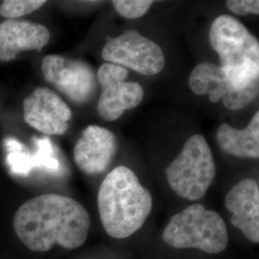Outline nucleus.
Here are the masks:
<instances>
[{
  "mask_svg": "<svg viewBox=\"0 0 259 259\" xmlns=\"http://www.w3.org/2000/svg\"><path fill=\"white\" fill-rule=\"evenodd\" d=\"M209 41L233 85L254 100L259 93L258 39L238 19L222 15L211 24Z\"/></svg>",
  "mask_w": 259,
  "mask_h": 259,
  "instance_id": "3",
  "label": "nucleus"
},
{
  "mask_svg": "<svg viewBox=\"0 0 259 259\" xmlns=\"http://www.w3.org/2000/svg\"><path fill=\"white\" fill-rule=\"evenodd\" d=\"M225 204L232 213L231 222L252 243L259 242V187L253 179H245L226 196Z\"/></svg>",
  "mask_w": 259,
  "mask_h": 259,
  "instance_id": "12",
  "label": "nucleus"
},
{
  "mask_svg": "<svg viewBox=\"0 0 259 259\" xmlns=\"http://www.w3.org/2000/svg\"><path fill=\"white\" fill-rule=\"evenodd\" d=\"M90 228L91 218L83 204L63 195L32 198L14 217L19 240L33 251H47L55 245L77 249L87 240Z\"/></svg>",
  "mask_w": 259,
  "mask_h": 259,
  "instance_id": "1",
  "label": "nucleus"
},
{
  "mask_svg": "<svg viewBox=\"0 0 259 259\" xmlns=\"http://www.w3.org/2000/svg\"><path fill=\"white\" fill-rule=\"evenodd\" d=\"M36 139V145H37V152L34 154L37 167L46 169L50 172H56L60 163L59 160L55 157L54 147L51 143V140L48 138Z\"/></svg>",
  "mask_w": 259,
  "mask_h": 259,
  "instance_id": "17",
  "label": "nucleus"
},
{
  "mask_svg": "<svg viewBox=\"0 0 259 259\" xmlns=\"http://www.w3.org/2000/svg\"><path fill=\"white\" fill-rule=\"evenodd\" d=\"M227 7L238 16L259 14V1L257 0H229L227 1Z\"/></svg>",
  "mask_w": 259,
  "mask_h": 259,
  "instance_id": "19",
  "label": "nucleus"
},
{
  "mask_svg": "<svg viewBox=\"0 0 259 259\" xmlns=\"http://www.w3.org/2000/svg\"><path fill=\"white\" fill-rule=\"evenodd\" d=\"M162 239L176 249H197L216 254L227 249L229 233L218 213L194 204L170 219Z\"/></svg>",
  "mask_w": 259,
  "mask_h": 259,
  "instance_id": "4",
  "label": "nucleus"
},
{
  "mask_svg": "<svg viewBox=\"0 0 259 259\" xmlns=\"http://www.w3.org/2000/svg\"><path fill=\"white\" fill-rule=\"evenodd\" d=\"M102 58L111 64L131 68L146 76L159 73L165 65L161 47L132 29L118 37L110 38L103 47Z\"/></svg>",
  "mask_w": 259,
  "mask_h": 259,
  "instance_id": "6",
  "label": "nucleus"
},
{
  "mask_svg": "<svg viewBox=\"0 0 259 259\" xmlns=\"http://www.w3.org/2000/svg\"><path fill=\"white\" fill-rule=\"evenodd\" d=\"M49 39L50 32L42 24L7 19L0 23V61H13L22 51H40Z\"/></svg>",
  "mask_w": 259,
  "mask_h": 259,
  "instance_id": "13",
  "label": "nucleus"
},
{
  "mask_svg": "<svg viewBox=\"0 0 259 259\" xmlns=\"http://www.w3.org/2000/svg\"><path fill=\"white\" fill-rule=\"evenodd\" d=\"M71 110L52 90L37 88L23 101V117L29 126L47 136H61L68 130Z\"/></svg>",
  "mask_w": 259,
  "mask_h": 259,
  "instance_id": "9",
  "label": "nucleus"
},
{
  "mask_svg": "<svg viewBox=\"0 0 259 259\" xmlns=\"http://www.w3.org/2000/svg\"><path fill=\"white\" fill-rule=\"evenodd\" d=\"M216 175L211 150L201 135L187 139L181 154L166 168L167 182L178 196L189 201L206 194Z\"/></svg>",
  "mask_w": 259,
  "mask_h": 259,
  "instance_id": "5",
  "label": "nucleus"
},
{
  "mask_svg": "<svg viewBox=\"0 0 259 259\" xmlns=\"http://www.w3.org/2000/svg\"><path fill=\"white\" fill-rule=\"evenodd\" d=\"M41 71L48 83L77 104L88 102L96 90L93 69L82 60L48 55L42 60Z\"/></svg>",
  "mask_w": 259,
  "mask_h": 259,
  "instance_id": "8",
  "label": "nucleus"
},
{
  "mask_svg": "<svg viewBox=\"0 0 259 259\" xmlns=\"http://www.w3.org/2000/svg\"><path fill=\"white\" fill-rule=\"evenodd\" d=\"M128 73L127 68L111 63L100 66L97 77L102 93L97 111L103 119L117 120L124 111L137 108L142 101V87L136 82H126Z\"/></svg>",
  "mask_w": 259,
  "mask_h": 259,
  "instance_id": "7",
  "label": "nucleus"
},
{
  "mask_svg": "<svg viewBox=\"0 0 259 259\" xmlns=\"http://www.w3.org/2000/svg\"><path fill=\"white\" fill-rule=\"evenodd\" d=\"M116 150L117 142L112 132L91 125L83 130L75 145V162L88 175L101 174L111 164Z\"/></svg>",
  "mask_w": 259,
  "mask_h": 259,
  "instance_id": "11",
  "label": "nucleus"
},
{
  "mask_svg": "<svg viewBox=\"0 0 259 259\" xmlns=\"http://www.w3.org/2000/svg\"><path fill=\"white\" fill-rule=\"evenodd\" d=\"M218 145L226 153L243 158H258L259 112L245 129H235L228 123L222 124L216 133Z\"/></svg>",
  "mask_w": 259,
  "mask_h": 259,
  "instance_id": "14",
  "label": "nucleus"
},
{
  "mask_svg": "<svg viewBox=\"0 0 259 259\" xmlns=\"http://www.w3.org/2000/svg\"><path fill=\"white\" fill-rule=\"evenodd\" d=\"M188 83L195 94L208 95L210 102L222 101L229 110H240L253 101L233 85L220 65L212 63L205 62L195 66Z\"/></svg>",
  "mask_w": 259,
  "mask_h": 259,
  "instance_id": "10",
  "label": "nucleus"
},
{
  "mask_svg": "<svg viewBox=\"0 0 259 259\" xmlns=\"http://www.w3.org/2000/svg\"><path fill=\"white\" fill-rule=\"evenodd\" d=\"M97 203L108 235L124 239L143 227L152 210L153 198L133 170L118 166L103 181Z\"/></svg>",
  "mask_w": 259,
  "mask_h": 259,
  "instance_id": "2",
  "label": "nucleus"
},
{
  "mask_svg": "<svg viewBox=\"0 0 259 259\" xmlns=\"http://www.w3.org/2000/svg\"><path fill=\"white\" fill-rule=\"evenodd\" d=\"M5 144L9 152L7 162L13 173L18 175H28L33 168L37 167L35 156H32L28 149L17 139L9 138Z\"/></svg>",
  "mask_w": 259,
  "mask_h": 259,
  "instance_id": "15",
  "label": "nucleus"
},
{
  "mask_svg": "<svg viewBox=\"0 0 259 259\" xmlns=\"http://www.w3.org/2000/svg\"><path fill=\"white\" fill-rule=\"evenodd\" d=\"M45 0H5L0 5V15L5 19H18L42 7Z\"/></svg>",
  "mask_w": 259,
  "mask_h": 259,
  "instance_id": "16",
  "label": "nucleus"
},
{
  "mask_svg": "<svg viewBox=\"0 0 259 259\" xmlns=\"http://www.w3.org/2000/svg\"><path fill=\"white\" fill-rule=\"evenodd\" d=\"M114 9L123 18L130 19L143 17L150 9L154 1L148 0H114L111 2Z\"/></svg>",
  "mask_w": 259,
  "mask_h": 259,
  "instance_id": "18",
  "label": "nucleus"
}]
</instances>
